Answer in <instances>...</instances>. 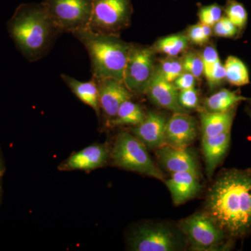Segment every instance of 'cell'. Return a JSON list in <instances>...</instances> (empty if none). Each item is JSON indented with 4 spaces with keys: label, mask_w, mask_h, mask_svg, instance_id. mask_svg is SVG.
I'll use <instances>...</instances> for the list:
<instances>
[{
    "label": "cell",
    "mask_w": 251,
    "mask_h": 251,
    "mask_svg": "<svg viewBox=\"0 0 251 251\" xmlns=\"http://www.w3.org/2000/svg\"><path fill=\"white\" fill-rule=\"evenodd\" d=\"M1 194H2V187H1V179H0V201H1Z\"/></svg>",
    "instance_id": "e575fe53"
},
{
    "label": "cell",
    "mask_w": 251,
    "mask_h": 251,
    "mask_svg": "<svg viewBox=\"0 0 251 251\" xmlns=\"http://www.w3.org/2000/svg\"><path fill=\"white\" fill-rule=\"evenodd\" d=\"M179 228L197 250H212L224 242L226 234L205 213H197L180 221Z\"/></svg>",
    "instance_id": "9c48e42d"
},
{
    "label": "cell",
    "mask_w": 251,
    "mask_h": 251,
    "mask_svg": "<svg viewBox=\"0 0 251 251\" xmlns=\"http://www.w3.org/2000/svg\"><path fill=\"white\" fill-rule=\"evenodd\" d=\"M96 80L98 84L100 110L111 121L116 116L120 105L131 99L133 94L126 88L123 81L113 78Z\"/></svg>",
    "instance_id": "8fae6325"
},
{
    "label": "cell",
    "mask_w": 251,
    "mask_h": 251,
    "mask_svg": "<svg viewBox=\"0 0 251 251\" xmlns=\"http://www.w3.org/2000/svg\"><path fill=\"white\" fill-rule=\"evenodd\" d=\"M73 35L88 52L93 78L122 81L132 44L122 40L119 36L94 32L89 28L77 31Z\"/></svg>",
    "instance_id": "3957f363"
},
{
    "label": "cell",
    "mask_w": 251,
    "mask_h": 251,
    "mask_svg": "<svg viewBox=\"0 0 251 251\" xmlns=\"http://www.w3.org/2000/svg\"><path fill=\"white\" fill-rule=\"evenodd\" d=\"M156 69L163 78L171 82H174L184 72L182 59L171 56H167L166 58L161 59Z\"/></svg>",
    "instance_id": "cb8c5ba5"
},
{
    "label": "cell",
    "mask_w": 251,
    "mask_h": 251,
    "mask_svg": "<svg viewBox=\"0 0 251 251\" xmlns=\"http://www.w3.org/2000/svg\"><path fill=\"white\" fill-rule=\"evenodd\" d=\"M196 78L192 74L188 72H183L174 82L175 85L179 91L194 88L196 85Z\"/></svg>",
    "instance_id": "d6a6232c"
},
{
    "label": "cell",
    "mask_w": 251,
    "mask_h": 251,
    "mask_svg": "<svg viewBox=\"0 0 251 251\" xmlns=\"http://www.w3.org/2000/svg\"><path fill=\"white\" fill-rule=\"evenodd\" d=\"M168 120L161 112H150L139 125L132 128V134L150 150L166 145V131Z\"/></svg>",
    "instance_id": "7c38bea8"
},
{
    "label": "cell",
    "mask_w": 251,
    "mask_h": 251,
    "mask_svg": "<svg viewBox=\"0 0 251 251\" xmlns=\"http://www.w3.org/2000/svg\"><path fill=\"white\" fill-rule=\"evenodd\" d=\"M4 161H3L2 156H1V153H0V179H1L3 175H4Z\"/></svg>",
    "instance_id": "836d02e7"
},
{
    "label": "cell",
    "mask_w": 251,
    "mask_h": 251,
    "mask_svg": "<svg viewBox=\"0 0 251 251\" xmlns=\"http://www.w3.org/2000/svg\"><path fill=\"white\" fill-rule=\"evenodd\" d=\"M206 78L211 89L215 88L226 80V69L221 60L216 63L211 72L206 75Z\"/></svg>",
    "instance_id": "1f68e13d"
},
{
    "label": "cell",
    "mask_w": 251,
    "mask_h": 251,
    "mask_svg": "<svg viewBox=\"0 0 251 251\" xmlns=\"http://www.w3.org/2000/svg\"><path fill=\"white\" fill-rule=\"evenodd\" d=\"M226 79L229 83L241 87L250 82L249 71L242 60L234 56H229L224 64Z\"/></svg>",
    "instance_id": "603a6c76"
},
{
    "label": "cell",
    "mask_w": 251,
    "mask_h": 251,
    "mask_svg": "<svg viewBox=\"0 0 251 251\" xmlns=\"http://www.w3.org/2000/svg\"><path fill=\"white\" fill-rule=\"evenodd\" d=\"M181 59L184 72L192 74L196 80H200L204 75V64L201 54L190 51Z\"/></svg>",
    "instance_id": "484cf974"
},
{
    "label": "cell",
    "mask_w": 251,
    "mask_h": 251,
    "mask_svg": "<svg viewBox=\"0 0 251 251\" xmlns=\"http://www.w3.org/2000/svg\"><path fill=\"white\" fill-rule=\"evenodd\" d=\"M188 41L187 36L185 34H173L157 41L151 49L154 52H160L171 57H177L188 47Z\"/></svg>",
    "instance_id": "7402d4cb"
},
{
    "label": "cell",
    "mask_w": 251,
    "mask_h": 251,
    "mask_svg": "<svg viewBox=\"0 0 251 251\" xmlns=\"http://www.w3.org/2000/svg\"><path fill=\"white\" fill-rule=\"evenodd\" d=\"M94 0H43L54 24L62 33L88 29Z\"/></svg>",
    "instance_id": "8992f818"
},
{
    "label": "cell",
    "mask_w": 251,
    "mask_h": 251,
    "mask_svg": "<svg viewBox=\"0 0 251 251\" xmlns=\"http://www.w3.org/2000/svg\"><path fill=\"white\" fill-rule=\"evenodd\" d=\"M230 143V130L215 136H202V148L206 172L211 177L222 161Z\"/></svg>",
    "instance_id": "e0dca14e"
},
{
    "label": "cell",
    "mask_w": 251,
    "mask_h": 251,
    "mask_svg": "<svg viewBox=\"0 0 251 251\" xmlns=\"http://www.w3.org/2000/svg\"><path fill=\"white\" fill-rule=\"evenodd\" d=\"M201 56L204 64V75L206 77L220 60L219 56L216 48L213 46L204 48Z\"/></svg>",
    "instance_id": "4dcf8cb0"
},
{
    "label": "cell",
    "mask_w": 251,
    "mask_h": 251,
    "mask_svg": "<svg viewBox=\"0 0 251 251\" xmlns=\"http://www.w3.org/2000/svg\"><path fill=\"white\" fill-rule=\"evenodd\" d=\"M60 77L70 88L73 93L80 99L82 103L89 105L97 112L100 113L99 106V89L97 81L92 77L88 82H81L67 74H61Z\"/></svg>",
    "instance_id": "ac0fdd59"
},
{
    "label": "cell",
    "mask_w": 251,
    "mask_h": 251,
    "mask_svg": "<svg viewBox=\"0 0 251 251\" xmlns=\"http://www.w3.org/2000/svg\"><path fill=\"white\" fill-rule=\"evenodd\" d=\"M155 69L154 52L151 48L131 44L122 81L132 94H145Z\"/></svg>",
    "instance_id": "52a82bcc"
},
{
    "label": "cell",
    "mask_w": 251,
    "mask_h": 251,
    "mask_svg": "<svg viewBox=\"0 0 251 251\" xmlns=\"http://www.w3.org/2000/svg\"><path fill=\"white\" fill-rule=\"evenodd\" d=\"M6 27L16 47L30 62L45 57L62 34L42 2L20 4Z\"/></svg>",
    "instance_id": "7a4b0ae2"
},
{
    "label": "cell",
    "mask_w": 251,
    "mask_h": 251,
    "mask_svg": "<svg viewBox=\"0 0 251 251\" xmlns=\"http://www.w3.org/2000/svg\"><path fill=\"white\" fill-rule=\"evenodd\" d=\"M145 94L157 106L179 113L187 112L180 105L179 90L174 82H168L163 78L156 68Z\"/></svg>",
    "instance_id": "5bb4252c"
},
{
    "label": "cell",
    "mask_w": 251,
    "mask_h": 251,
    "mask_svg": "<svg viewBox=\"0 0 251 251\" xmlns=\"http://www.w3.org/2000/svg\"><path fill=\"white\" fill-rule=\"evenodd\" d=\"M212 27L216 36L225 38L234 37L239 29L226 16H222Z\"/></svg>",
    "instance_id": "f1b7e54d"
},
{
    "label": "cell",
    "mask_w": 251,
    "mask_h": 251,
    "mask_svg": "<svg viewBox=\"0 0 251 251\" xmlns=\"http://www.w3.org/2000/svg\"><path fill=\"white\" fill-rule=\"evenodd\" d=\"M204 209L226 235L242 237L251 232V171L221 173L208 191Z\"/></svg>",
    "instance_id": "6da1fadb"
},
{
    "label": "cell",
    "mask_w": 251,
    "mask_h": 251,
    "mask_svg": "<svg viewBox=\"0 0 251 251\" xmlns=\"http://www.w3.org/2000/svg\"><path fill=\"white\" fill-rule=\"evenodd\" d=\"M234 109L224 112L201 110L200 117L202 136H215L230 130L234 117Z\"/></svg>",
    "instance_id": "d6986e66"
},
{
    "label": "cell",
    "mask_w": 251,
    "mask_h": 251,
    "mask_svg": "<svg viewBox=\"0 0 251 251\" xmlns=\"http://www.w3.org/2000/svg\"><path fill=\"white\" fill-rule=\"evenodd\" d=\"M129 243L132 250L135 251H175L184 248L178 234L162 224L139 226L130 237Z\"/></svg>",
    "instance_id": "ba28073f"
},
{
    "label": "cell",
    "mask_w": 251,
    "mask_h": 251,
    "mask_svg": "<svg viewBox=\"0 0 251 251\" xmlns=\"http://www.w3.org/2000/svg\"><path fill=\"white\" fill-rule=\"evenodd\" d=\"M223 9L219 4L202 6L198 11V17L202 24L213 27L222 18Z\"/></svg>",
    "instance_id": "83f0119b"
},
{
    "label": "cell",
    "mask_w": 251,
    "mask_h": 251,
    "mask_svg": "<svg viewBox=\"0 0 251 251\" xmlns=\"http://www.w3.org/2000/svg\"><path fill=\"white\" fill-rule=\"evenodd\" d=\"M212 35V27L198 23L188 28L187 36L188 40L196 45H204L209 40Z\"/></svg>",
    "instance_id": "4316f807"
},
{
    "label": "cell",
    "mask_w": 251,
    "mask_h": 251,
    "mask_svg": "<svg viewBox=\"0 0 251 251\" xmlns=\"http://www.w3.org/2000/svg\"><path fill=\"white\" fill-rule=\"evenodd\" d=\"M110 157L120 168L165 181V175L151 159L148 148L132 133H119Z\"/></svg>",
    "instance_id": "277c9868"
},
{
    "label": "cell",
    "mask_w": 251,
    "mask_h": 251,
    "mask_svg": "<svg viewBox=\"0 0 251 251\" xmlns=\"http://www.w3.org/2000/svg\"><path fill=\"white\" fill-rule=\"evenodd\" d=\"M110 153L106 145H90L72 154L63 162L59 169L62 171H92L103 166Z\"/></svg>",
    "instance_id": "4fadbf2b"
},
{
    "label": "cell",
    "mask_w": 251,
    "mask_h": 251,
    "mask_svg": "<svg viewBox=\"0 0 251 251\" xmlns=\"http://www.w3.org/2000/svg\"><path fill=\"white\" fill-rule=\"evenodd\" d=\"M156 155L162 166L170 173L191 172L199 175L197 159L188 148H173L166 144L156 149Z\"/></svg>",
    "instance_id": "9a60e30c"
},
{
    "label": "cell",
    "mask_w": 251,
    "mask_h": 251,
    "mask_svg": "<svg viewBox=\"0 0 251 251\" xmlns=\"http://www.w3.org/2000/svg\"><path fill=\"white\" fill-rule=\"evenodd\" d=\"M197 135V122L194 117L186 113L175 112L167 122L166 144L173 148H189L194 143Z\"/></svg>",
    "instance_id": "30bf717a"
},
{
    "label": "cell",
    "mask_w": 251,
    "mask_h": 251,
    "mask_svg": "<svg viewBox=\"0 0 251 251\" xmlns=\"http://www.w3.org/2000/svg\"><path fill=\"white\" fill-rule=\"evenodd\" d=\"M247 100L246 97L224 89L206 98L204 104L207 111L224 112L234 109L237 103Z\"/></svg>",
    "instance_id": "ffe728a7"
},
{
    "label": "cell",
    "mask_w": 251,
    "mask_h": 251,
    "mask_svg": "<svg viewBox=\"0 0 251 251\" xmlns=\"http://www.w3.org/2000/svg\"><path fill=\"white\" fill-rule=\"evenodd\" d=\"M133 12L132 0H94L89 29L118 36L130 25Z\"/></svg>",
    "instance_id": "5b68a950"
},
{
    "label": "cell",
    "mask_w": 251,
    "mask_h": 251,
    "mask_svg": "<svg viewBox=\"0 0 251 251\" xmlns=\"http://www.w3.org/2000/svg\"><path fill=\"white\" fill-rule=\"evenodd\" d=\"M146 114L138 104L131 101L130 99L125 100L119 107L116 116L109 122L112 126H119L139 125L145 118Z\"/></svg>",
    "instance_id": "44dd1931"
},
{
    "label": "cell",
    "mask_w": 251,
    "mask_h": 251,
    "mask_svg": "<svg viewBox=\"0 0 251 251\" xmlns=\"http://www.w3.org/2000/svg\"><path fill=\"white\" fill-rule=\"evenodd\" d=\"M165 182L176 205L192 199L202 188L199 175L191 172L171 173V177L165 180Z\"/></svg>",
    "instance_id": "2e32d148"
},
{
    "label": "cell",
    "mask_w": 251,
    "mask_h": 251,
    "mask_svg": "<svg viewBox=\"0 0 251 251\" xmlns=\"http://www.w3.org/2000/svg\"><path fill=\"white\" fill-rule=\"evenodd\" d=\"M179 103L186 110L197 108L199 105V97L196 87L179 91Z\"/></svg>",
    "instance_id": "f546056e"
},
{
    "label": "cell",
    "mask_w": 251,
    "mask_h": 251,
    "mask_svg": "<svg viewBox=\"0 0 251 251\" xmlns=\"http://www.w3.org/2000/svg\"><path fill=\"white\" fill-rule=\"evenodd\" d=\"M226 17L229 18L238 29H242L247 24L248 13L244 5L235 0H228L225 8Z\"/></svg>",
    "instance_id": "d4e9b609"
}]
</instances>
